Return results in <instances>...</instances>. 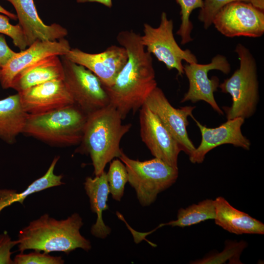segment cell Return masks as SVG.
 Segmentation results:
<instances>
[{
    "label": "cell",
    "instance_id": "obj_1",
    "mask_svg": "<svg viewBox=\"0 0 264 264\" xmlns=\"http://www.w3.org/2000/svg\"><path fill=\"white\" fill-rule=\"evenodd\" d=\"M117 42L128 53V60L111 86L104 88L110 104L124 119L131 112L134 113L145 104L157 87L151 54L141 42V35L132 30L122 31Z\"/></svg>",
    "mask_w": 264,
    "mask_h": 264
},
{
    "label": "cell",
    "instance_id": "obj_2",
    "mask_svg": "<svg viewBox=\"0 0 264 264\" xmlns=\"http://www.w3.org/2000/svg\"><path fill=\"white\" fill-rule=\"evenodd\" d=\"M83 225L82 218L76 213L61 220L44 214L19 231L18 250L63 252L67 255L77 248L88 251L91 245L80 233Z\"/></svg>",
    "mask_w": 264,
    "mask_h": 264
},
{
    "label": "cell",
    "instance_id": "obj_3",
    "mask_svg": "<svg viewBox=\"0 0 264 264\" xmlns=\"http://www.w3.org/2000/svg\"><path fill=\"white\" fill-rule=\"evenodd\" d=\"M122 120L110 104L88 115L81 146L76 152L90 156L95 176L101 175L107 164L123 152L120 141L132 125L123 124Z\"/></svg>",
    "mask_w": 264,
    "mask_h": 264
},
{
    "label": "cell",
    "instance_id": "obj_4",
    "mask_svg": "<svg viewBox=\"0 0 264 264\" xmlns=\"http://www.w3.org/2000/svg\"><path fill=\"white\" fill-rule=\"evenodd\" d=\"M88 115L74 104L45 113L28 114L22 133L49 145L80 143Z\"/></svg>",
    "mask_w": 264,
    "mask_h": 264
},
{
    "label": "cell",
    "instance_id": "obj_5",
    "mask_svg": "<svg viewBox=\"0 0 264 264\" xmlns=\"http://www.w3.org/2000/svg\"><path fill=\"white\" fill-rule=\"evenodd\" d=\"M240 60V67L219 87L232 97L230 107H224L227 120L252 116L259 102V82L257 64L250 50L238 44L235 49Z\"/></svg>",
    "mask_w": 264,
    "mask_h": 264
},
{
    "label": "cell",
    "instance_id": "obj_6",
    "mask_svg": "<svg viewBox=\"0 0 264 264\" xmlns=\"http://www.w3.org/2000/svg\"><path fill=\"white\" fill-rule=\"evenodd\" d=\"M118 158L124 164L128 182L143 206L154 202L157 195L173 185L178 176V168L155 157L141 161L132 159L122 152Z\"/></svg>",
    "mask_w": 264,
    "mask_h": 264
},
{
    "label": "cell",
    "instance_id": "obj_7",
    "mask_svg": "<svg viewBox=\"0 0 264 264\" xmlns=\"http://www.w3.org/2000/svg\"><path fill=\"white\" fill-rule=\"evenodd\" d=\"M64 82L74 104L87 115L110 104L100 79L90 70L61 56Z\"/></svg>",
    "mask_w": 264,
    "mask_h": 264
},
{
    "label": "cell",
    "instance_id": "obj_8",
    "mask_svg": "<svg viewBox=\"0 0 264 264\" xmlns=\"http://www.w3.org/2000/svg\"><path fill=\"white\" fill-rule=\"evenodd\" d=\"M143 27L142 44L147 51L163 63L169 70L175 69L182 76L184 74L183 61L189 64L198 63L196 56L189 49L183 50L177 44L173 33V21L168 18L165 12L161 14L158 27H154L148 23H144Z\"/></svg>",
    "mask_w": 264,
    "mask_h": 264
},
{
    "label": "cell",
    "instance_id": "obj_9",
    "mask_svg": "<svg viewBox=\"0 0 264 264\" xmlns=\"http://www.w3.org/2000/svg\"><path fill=\"white\" fill-rule=\"evenodd\" d=\"M213 24L227 37L258 38L264 33V12L249 2L234 1L220 10Z\"/></svg>",
    "mask_w": 264,
    "mask_h": 264
},
{
    "label": "cell",
    "instance_id": "obj_10",
    "mask_svg": "<svg viewBox=\"0 0 264 264\" xmlns=\"http://www.w3.org/2000/svg\"><path fill=\"white\" fill-rule=\"evenodd\" d=\"M184 73L189 81V88L184 95L181 102L191 101L196 103L203 101L208 103L216 111L223 114L222 110L217 103L214 93L219 86V79L217 76L208 78V72L212 70H218L224 74H228L231 66L226 57L218 54L207 64L198 63H187L183 66Z\"/></svg>",
    "mask_w": 264,
    "mask_h": 264
},
{
    "label": "cell",
    "instance_id": "obj_11",
    "mask_svg": "<svg viewBox=\"0 0 264 264\" xmlns=\"http://www.w3.org/2000/svg\"><path fill=\"white\" fill-rule=\"evenodd\" d=\"M145 104L157 116L178 143L181 151L189 156L196 148L189 138L187 127L188 117H193L195 106L173 107L161 88L156 87L147 98Z\"/></svg>",
    "mask_w": 264,
    "mask_h": 264
},
{
    "label": "cell",
    "instance_id": "obj_12",
    "mask_svg": "<svg viewBox=\"0 0 264 264\" xmlns=\"http://www.w3.org/2000/svg\"><path fill=\"white\" fill-rule=\"evenodd\" d=\"M140 133L154 157L178 168L177 160L181 149L157 116L144 104L140 109Z\"/></svg>",
    "mask_w": 264,
    "mask_h": 264
},
{
    "label": "cell",
    "instance_id": "obj_13",
    "mask_svg": "<svg viewBox=\"0 0 264 264\" xmlns=\"http://www.w3.org/2000/svg\"><path fill=\"white\" fill-rule=\"evenodd\" d=\"M65 57L93 72L106 87L113 85L128 60L123 46L112 45L98 53H89L78 48H71Z\"/></svg>",
    "mask_w": 264,
    "mask_h": 264
},
{
    "label": "cell",
    "instance_id": "obj_14",
    "mask_svg": "<svg viewBox=\"0 0 264 264\" xmlns=\"http://www.w3.org/2000/svg\"><path fill=\"white\" fill-rule=\"evenodd\" d=\"M21 105L28 114L45 113L74 104L63 79H55L18 93Z\"/></svg>",
    "mask_w": 264,
    "mask_h": 264
},
{
    "label": "cell",
    "instance_id": "obj_15",
    "mask_svg": "<svg viewBox=\"0 0 264 264\" xmlns=\"http://www.w3.org/2000/svg\"><path fill=\"white\" fill-rule=\"evenodd\" d=\"M71 49L64 38L54 41H37L16 54L1 68L0 79L4 89L11 88L15 77L21 71L47 57L65 56Z\"/></svg>",
    "mask_w": 264,
    "mask_h": 264
},
{
    "label": "cell",
    "instance_id": "obj_16",
    "mask_svg": "<svg viewBox=\"0 0 264 264\" xmlns=\"http://www.w3.org/2000/svg\"><path fill=\"white\" fill-rule=\"evenodd\" d=\"M192 118L201 134L200 144L189 156L192 163H201L209 152L223 144H232L246 150L250 149V141L242 134L241 131L244 119L237 117L227 120L220 126L211 128L202 125L193 116Z\"/></svg>",
    "mask_w": 264,
    "mask_h": 264
},
{
    "label": "cell",
    "instance_id": "obj_17",
    "mask_svg": "<svg viewBox=\"0 0 264 264\" xmlns=\"http://www.w3.org/2000/svg\"><path fill=\"white\" fill-rule=\"evenodd\" d=\"M14 7L19 25L25 35L29 46L37 41H54L64 38L67 30L61 25L44 23L38 14L33 0H4Z\"/></svg>",
    "mask_w": 264,
    "mask_h": 264
},
{
    "label": "cell",
    "instance_id": "obj_18",
    "mask_svg": "<svg viewBox=\"0 0 264 264\" xmlns=\"http://www.w3.org/2000/svg\"><path fill=\"white\" fill-rule=\"evenodd\" d=\"M215 223L236 235L264 234V224L232 206L222 197L215 200Z\"/></svg>",
    "mask_w": 264,
    "mask_h": 264
},
{
    "label": "cell",
    "instance_id": "obj_19",
    "mask_svg": "<svg viewBox=\"0 0 264 264\" xmlns=\"http://www.w3.org/2000/svg\"><path fill=\"white\" fill-rule=\"evenodd\" d=\"M64 79V69L59 56L44 58L25 68L14 79L11 88L20 92L31 87L55 79Z\"/></svg>",
    "mask_w": 264,
    "mask_h": 264
},
{
    "label": "cell",
    "instance_id": "obj_20",
    "mask_svg": "<svg viewBox=\"0 0 264 264\" xmlns=\"http://www.w3.org/2000/svg\"><path fill=\"white\" fill-rule=\"evenodd\" d=\"M84 185L89 199L91 210L97 215L96 222L91 228V233L96 238L105 239L111 232V229L105 224L102 218L103 212L109 209L107 202L110 190L106 173L104 171L94 178L87 177Z\"/></svg>",
    "mask_w": 264,
    "mask_h": 264
},
{
    "label": "cell",
    "instance_id": "obj_21",
    "mask_svg": "<svg viewBox=\"0 0 264 264\" xmlns=\"http://www.w3.org/2000/svg\"><path fill=\"white\" fill-rule=\"evenodd\" d=\"M28 114L23 109L17 94L0 100V138L13 144L22 133Z\"/></svg>",
    "mask_w": 264,
    "mask_h": 264
},
{
    "label": "cell",
    "instance_id": "obj_22",
    "mask_svg": "<svg viewBox=\"0 0 264 264\" xmlns=\"http://www.w3.org/2000/svg\"><path fill=\"white\" fill-rule=\"evenodd\" d=\"M59 158V156H56L45 174L32 182L24 191L17 193L14 190H0V212L4 208L16 202L22 204L23 200L32 194L65 184L62 181L63 176L54 174L55 167Z\"/></svg>",
    "mask_w": 264,
    "mask_h": 264
},
{
    "label": "cell",
    "instance_id": "obj_23",
    "mask_svg": "<svg viewBox=\"0 0 264 264\" xmlns=\"http://www.w3.org/2000/svg\"><path fill=\"white\" fill-rule=\"evenodd\" d=\"M215 216L214 200L206 199L186 208H180L177 212L176 220L161 223L155 229L157 230L165 225L180 227L190 226L206 220H214Z\"/></svg>",
    "mask_w": 264,
    "mask_h": 264
},
{
    "label": "cell",
    "instance_id": "obj_24",
    "mask_svg": "<svg viewBox=\"0 0 264 264\" xmlns=\"http://www.w3.org/2000/svg\"><path fill=\"white\" fill-rule=\"evenodd\" d=\"M107 175L110 193L113 199L120 201L128 182V173L124 164L119 159L112 160Z\"/></svg>",
    "mask_w": 264,
    "mask_h": 264
},
{
    "label": "cell",
    "instance_id": "obj_25",
    "mask_svg": "<svg viewBox=\"0 0 264 264\" xmlns=\"http://www.w3.org/2000/svg\"><path fill=\"white\" fill-rule=\"evenodd\" d=\"M224 249L218 254H213L205 258L198 260L193 263L195 264H225L229 261V264H242L240 255L246 247V242L243 241L239 242L230 241L225 243Z\"/></svg>",
    "mask_w": 264,
    "mask_h": 264
},
{
    "label": "cell",
    "instance_id": "obj_26",
    "mask_svg": "<svg viewBox=\"0 0 264 264\" xmlns=\"http://www.w3.org/2000/svg\"><path fill=\"white\" fill-rule=\"evenodd\" d=\"M180 8L181 23L176 34L181 38V44H185L193 41L191 36L193 25L190 20V15L197 8H201L203 0H176Z\"/></svg>",
    "mask_w": 264,
    "mask_h": 264
},
{
    "label": "cell",
    "instance_id": "obj_27",
    "mask_svg": "<svg viewBox=\"0 0 264 264\" xmlns=\"http://www.w3.org/2000/svg\"><path fill=\"white\" fill-rule=\"evenodd\" d=\"M234 1L249 2V0H203L198 19L203 23L204 28L208 29L213 24V20L220 10Z\"/></svg>",
    "mask_w": 264,
    "mask_h": 264
},
{
    "label": "cell",
    "instance_id": "obj_28",
    "mask_svg": "<svg viewBox=\"0 0 264 264\" xmlns=\"http://www.w3.org/2000/svg\"><path fill=\"white\" fill-rule=\"evenodd\" d=\"M0 13V33L10 37L14 45L21 50L28 46L25 35L19 24L13 25L9 21V17Z\"/></svg>",
    "mask_w": 264,
    "mask_h": 264
},
{
    "label": "cell",
    "instance_id": "obj_29",
    "mask_svg": "<svg viewBox=\"0 0 264 264\" xmlns=\"http://www.w3.org/2000/svg\"><path fill=\"white\" fill-rule=\"evenodd\" d=\"M13 261L14 264H63L65 263L60 256H53L36 250L28 254L20 253L15 257Z\"/></svg>",
    "mask_w": 264,
    "mask_h": 264
},
{
    "label": "cell",
    "instance_id": "obj_30",
    "mask_svg": "<svg viewBox=\"0 0 264 264\" xmlns=\"http://www.w3.org/2000/svg\"><path fill=\"white\" fill-rule=\"evenodd\" d=\"M19 243L18 240L12 241L6 231L0 234V264H14L11 258L13 253L11 249Z\"/></svg>",
    "mask_w": 264,
    "mask_h": 264
},
{
    "label": "cell",
    "instance_id": "obj_31",
    "mask_svg": "<svg viewBox=\"0 0 264 264\" xmlns=\"http://www.w3.org/2000/svg\"><path fill=\"white\" fill-rule=\"evenodd\" d=\"M8 45L4 36L0 35V69L16 54Z\"/></svg>",
    "mask_w": 264,
    "mask_h": 264
},
{
    "label": "cell",
    "instance_id": "obj_32",
    "mask_svg": "<svg viewBox=\"0 0 264 264\" xmlns=\"http://www.w3.org/2000/svg\"><path fill=\"white\" fill-rule=\"evenodd\" d=\"M249 3L256 8L264 11V0H249Z\"/></svg>",
    "mask_w": 264,
    "mask_h": 264
},
{
    "label": "cell",
    "instance_id": "obj_33",
    "mask_svg": "<svg viewBox=\"0 0 264 264\" xmlns=\"http://www.w3.org/2000/svg\"><path fill=\"white\" fill-rule=\"evenodd\" d=\"M85 1L90 2H98L109 8L112 6V0H85Z\"/></svg>",
    "mask_w": 264,
    "mask_h": 264
},
{
    "label": "cell",
    "instance_id": "obj_34",
    "mask_svg": "<svg viewBox=\"0 0 264 264\" xmlns=\"http://www.w3.org/2000/svg\"><path fill=\"white\" fill-rule=\"evenodd\" d=\"M0 13L3 14L7 17H8L10 19H13V20H17V15L7 11L6 9L4 8L1 5H0Z\"/></svg>",
    "mask_w": 264,
    "mask_h": 264
},
{
    "label": "cell",
    "instance_id": "obj_35",
    "mask_svg": "<svg viewBox=\"0 0 264 264\" xmlns=\"http://www.w3.org/2000/svg\"><path fill=\"white\" fill-rule=\"evenodd\" d=\"M116 214H117V215L118 216V217L121 219V220H122L126 224V223H127V222L126 221V220H125L124 217L122 216V215L120 214L119 212H116ZM152 244H151L153 246H156L155 244H153V243H152Z\"/></svg>",
    "mask_w": 264,
    "mask_h": 264
},
{
    "label": "cell",
    "instance_id": "obj_36",
    "mask_svg": "<svg viewBox=\"0 0 264 264\" xmlns=\"http://www.w3.org/2000/svg\"><path fill=\"white\" fill-rule=\"evenodd\" d=\"M0 77H1V69H0Z\"/></svg>",
    "mask_w": 264,
    "mask_h": 264
}]
</instances>
